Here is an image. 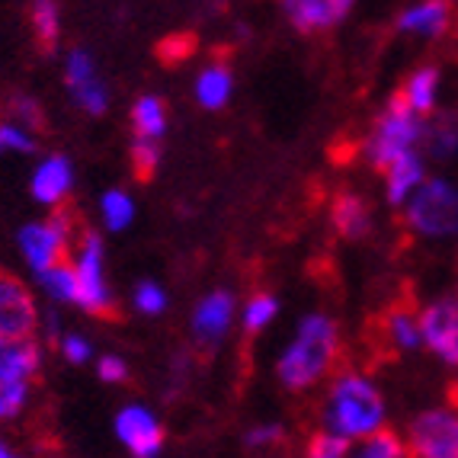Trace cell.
Masks as SVG:
<instances>
[{
	"instance_id": "obj_34",
	"label": "cell",
	"mask_w": 458,
	"mask_h": 458,
	"mask_svg": "<svg viewBox=\"0 0 458 458\" xmlns=\"http://www.w3.org/2000/svg\"><path fill=\"white\" fill-rule=\"evenodd\" d=\"M161 145L157 141H141V138H135L131 141V167H135L138 176H151L154 170L161 167Z\"/></svg>"
},
{
	"instance_id": "obj_38",
	"label": "cell",
	"mask_w": 458,
	"mask_h": 458,
	"mask_svg": "<svg viewBox=\"0 0 458 458\" xmlns=\"http://www.w3.org/2000/svg\"><path fill=\"white\" fill-rule=\"evenodd\" d=\"M0 458H23V455H20V449H16L10 439H4V436H0Z\"/></svg>"
},
{
	"instance_id": "obj_12",
	"label": "cell",
	"mask_w": 458,
	"mask_h": 458,
	"mask_svg": "<svg viewBox=\"0 0 458 458\" xmlns=\"http://www.w3.org/2000/svg\"><path fill=\"white\" fill-rule=\"evenodd\" d=\"M352 0H285L283 16L301 36H321L344 26L352 13Z\"/></svg>"
},
{
	"instance_id": "obj_20",
	"label": "cell",
	"mask_w": 458,
	"mask_h": 458,
	"mask_svg": "<svg viewBox=\"0 0 458 458\" xmlns=\"http://www.w3.org/2000/svg\"><path fill=\"white\" fill-rule=\"evenodd\" d=\"M42 369V344L36 336H20V340H0V382H26Z\"/></svg>"
},
{
	"instance_id": "obj_39",
	"label": "cell",
	"mask_w": 458,
	"mask_h": 458,
	"mask_svg": "<svg viewBox=\"0 0 458 458\" xmlns=\"http://www.w3.org/2000/svg\"><path fill=\"white\" fill-rule=\"evenodd\" d=\"M455 298H458V295H455Z\"/></svg>"
},
{
	"instance_id": "obj_24",
	"label": "cell",
	"mask_w": 458,
	"mask_h": 458,
	"mask_svg": "<svg viewBox=\"0 0 458 458\" xmlns=\"http://www.w3.org/2000/svg\"><path fill=\"white\" fill-rule=\"evenodd\" d=\"M135 199H131V192L119 190V186H113V190H106L103 196H99V222L106 225V231H125L131 222H135Z\"/></svg>"
},
{
	"instance_id": "obj_31",
	"label": "cell",
	"mask_w": 458,
	"mask_h": 458,
	"mask_svg": "<svg viewBox=\"0 0 458 458\" xmlns=\"http://www.w3.org/2000/svg\"><path fill=\"white\" fill-rule=\"evenodd\" d=\"M36 151V135L30 129H23L13 119L0 123V154H32Z\"/></svg>"
},
{
	"instance_id": "obj_32",
	"label": "cell",
	"mask_w": 458,
	"mask_h": 458,
	"mask_svg": "<svg viewBox=\"0 0 458 458\" xmlns=\"http://www.w3.org/2000/svg\"><path fill=\"white\" fill-rule=\"evenodd\" d=\"M346 449H350V443L336 439L327 429H318L305 443V455L301 458H346Z\"/></svg>"
},
{
	"instance_id": "obj_25",
	"label": "cell",
	"mask_w": 458,
	"mask_h": 458,
	"mask_svg": "<svg viewBox=\"0 0 458 458\" xmlns=\"http://www.w3.org/2000/svg\"><path fill=\"white\" fill-rule=\"evenodd\" d=\"M237 318L247 334H263L279 318V298L273 292H253L244 305L237 308Z\"/></svg>"
},
{
	"instance_id": "obj_6",
	"label": "cell",
	"mask_w": 458,
	"mask_h": 458,
	"mask_svg": "<svg viewBox=\"0 0 458 458\" xmlns=\"http://www.w3.org/2000/svg\"><path fill=\"white\" fill-rule=\"evenodd\" d=\"M16 244L23 253L26 267L38 276H46L58 263H64V253L74 244V218L68 212H52L42 222H30L20 228Z\"/></svg>"
},
{
	"instance_id": "obj_19",
	"label": "cell",
	"mask_w": 458,
	"mask_h": 458,
	"mask_svg": "<svg viewBox=\"0 0 458 458\" xmlns=\"http://www.w3.org/2000/svg\"><path fill=\"white\" fill-rule=\"evenodd\" d=\"M423 157L436 164L458 161V109H439L429 119H423Z\"/></svg>"
},
{
	"instance_id": "obj_33",
	"label": "cell",
	"mask_w": 458,
	"mask_h": 458,
	"mask_svg": "<svg viewBox=\"0 0 458 458\" xmlns=\"http://www.w3.org/2000/svg\"><path fill=\"white\" fill-rule=\"evenodd\" d=\"M58 352H62L64 362H71V366H84V362L93 360V344H90V336L71 330V334L58 336Z\"/></svg>"
},
{
	"instance_id": "obj_11",
	"label": "cell",
	"mask_w": 458,
	"mask_h": 458,
	"mask_svg": "<svg viewBox=\"0 0 458 458\" xmlns=\"http://www.w3.org/2000/svg\"><path fill=\"white\" fill-rule=\"evenodd\" d=\"M237 318V298L228 289H212L199 298L196 308H192L190 327H192V340L199 346H218L225 336L231 334Z\"/></svg>"
},
{
	"instance_id": "obj_36",
	"label": "cell",
	"mask_w": 458,
	"mask_h": 458,
	"mask_svg": "<svg viewBox=\"0 0 458 458\" xmlns=\"http://www.w3.org/2000/svg\"><path fill=\"white\" fill-rule=\"evenodd\" d=\"M97 375H99V382L123 385L125 378H129V362H125L123 356H115V352H103L97 360Z\"/></svg>"
},
{
	"instance_id": "obj_35",
	"label": "cell",
	"mask_w": 458,
	"mask_h": 458,
	"mask_svg": "<svg viewBox=\"0 0 458 458\" xmlns=\"http://www.w3.org/2000/svg\"><path fill=\"white\" fill-rule=\"evenodd\" d=\"M285 427L283 423H257L244 433V445L253 452H263V449H273V445L283 443Z\"/></svg>"
},
{
	"instance_id": "obj_2",
	"label": "cell",
	"mask_w": 458,
	"mask_h": 458,
	"mask_svg": "<svg viewBox=\"0 0 458 458\" xmlns=\"http://www.w3.org/2000/svg\"><path fill=\"white\" fill-rule=\"evenodd\" d=\"M340 360V327L330 314L311 311L298 321L292 340L276 360V378L285 391H308L321 385Z\"/></svg>"
},
{
	"instance_id": "obj_17",
	"label": "cell",
	"mask_w": 458,
	"mask_h": 458,
	"mask_svg": "<svg viewBox=\"0 0 458 458\" xmlns=\"http://www.w3.org/2000/svg\"><path fill=\"white\" fill-rule=\"evenodd\" d=\"M330 228L346 241H362L372 234L375 212L369 206V199L360 192H336L330 202Z\"/></svg>"
},
{
	"instance_id": "obj_37",
	"label": "cell",
	"mask_w": 458,
	"mask_h": 458,
	"mask_svg": "<svg viewBox=\"0 0 458 458\" xmlns=\"http://www.w3.org/2000/svg\"><path fill=\"white\" fill-rule=\"evenodd\" d=\"M13 123H20L23 129H38L42 125V109L32 97H16L13 99Z\"/></svg>"
},
{
	"instance_id": "obj_4",
	"label": "cell",
	"mask_w": 458,
	"mask_h": 458,
	"mask_svg": "<svg viewBox=\"0 0 458 458\" xmlns=\"http://www.w3.org/2000/svg\"><path fill=\"white\" fill-rule=\"evenodd\" d=\"M420 141H423V119L413 115L411 109L401 103V97L394 93L372 119V125H369L366 138H362V145H360V154L369 167L382 174L397 157H404V154H411V151H420Z\"/></svg>"
},
{
	"instance_id": "obj_8",
	"label": "cell",
	"mask_w": 458,
	"mask_h": 458,
	"mask_svg": "<svg viewBox=\"0 0 458 458\" xmlns=\"http://www.w3.org/2000/svg\"><path fill=\"white\" fill-rule=\"evenodd\" d=\"M420 321V346L443 362V366H458V298L443 295L433 298L429 305L417 311Z\"/></svg>"
},
{
	"instance_id": "obj_1",
	"label": "cell",
	"mask_w": 458,
	"mask_h": 458,
	"mask_svg": "<svg viewBox=\"0 0 458 458\" xmlns=\"http://www.w3.org/2000/svg\"><path fill=\"white\" fill-rule=\"evenodd\" d=\"M321 423V429L334 433L344 443H360V439L382 433L388 423V404H385L382 388L356 369L336 372L324 394Z\"/></svg>"
},
{
	"instance_id": "obj_9",
	"label": "cell",
	"mask_w": 458,
	"mask_h": 458,
	"mask_svg": "<svg viewBox=\"0 0 458 458\" xmlns=\"http://www.w3.org/2000/svg\"><path fill=\"white\" fill-rule=\"evenodd\" d=\"M113 433L131 458H157L164 452V423L148 404H125L115 413Z\"/></svg>"
},
{
	"instance_id": "obj_3",
	"label": "cell",
	"mask_w": 458,
	"mask_h": 458,
	"mask_svg": "<svg viewBox=\"0 0 458 458\" xmlns=\"http://www.w3.org/2000/svg\"><path fill=\"white\" fill-rule=\"evenodd\" d=\"M404 228L427 244L458 241V180L445 174H429L423 186L401 208Z\"/></svg>"
},
{
	"instance_id": "obj_22",
	"label": "cell",
	"mask_w": 458,
	"mask_h": 458,
	"mask_svg": "<svg viewBox=\"0 0 458 458\" xmlns=\"http://www.w3.org/2000/svg\"><path fill=\"white\" fill-rule=\"evenodd\" d=\"M167 103L161 97H154V93H145V97L135 99V106H131V129H135V138L141 141H157L161 145V138L167 135Z\"/></svg>"
},
{
	"instance_id": "obj_23",
	"label": "cell",
	"mask_w": 458,
	"mask_h": 458,
	"mask_svg": "<svg viewBox=\"0 0 458 458\" xmlns=\"http://www.w3.org/2000/svg\"><path fill=\"white\" fill-rule=\"evenodd\" d=\"M382 336H385V344L397 352L420 350V321H417V311L404 305L391 308L382 318Z\"/></svg>"
},
{
	"instance_id": "obj_18",
	"label": "cell",
	"mask_w": 458,
	"mask_h": 458,
	"mask_svg": "<svg viewBox=\"0 0 458 458\" xmlns=\"http://www.w3.org/2000/svg\"><path fill=\"white\" fill-rule=\"evenodd\" d=\"M397 97H401V103H404L413 115L429 119V115L436 113V106H439V97H443V71L436 68V64L413 68L411 74L404 77Z\"/></svg>"
},
{
	"instance_id": "obj_29",
	"label": "cell",
	"mask_w": 458,
	"mask_h": 458,
	"mask_svg": "<svg viewBox=\"0 0 458 458\" xmlns=\"http://www.w3.org/2000/svg\"><path fill=\"white\" fill-rule=\"evenodd\" d=\"M167 305H170L167 289L161 283H154V279H141L131 289V308L138 314H145V318H157V314L167 311Z\"/></svg>"
},
{
	"instance_id": "obj_16",
	"label": "cell",
	"mask_w": 458,
	"mask_h": 458,
	"mask_svg": "<svg viewBox=\"0 0 458 458\" xmlns=\"http://www.w3.org/2000/svg\"><path fill=\"white\" fill-rule=\"evenodd\" d=\"M427 176H429V167H427L423 151H411V154H404V157H397L394 164H388V167L382 170V192H385V199H388V206L404 208L407 199L420 190Z\"/></svg>"
},
{
	"instance_id": "obj_15",
	"label": "cell",
	"mask_w": 458,
	"mask_h": 458,
	"mask_svg": "<svg viewBox=\"0 0 458 458\" xmlns=\"http://www.w3.org/2000/svg\"><path fill=\"white\" fill-rule=\"evenodd\" d=\"M74 190V164L64 154H48L32 167L30 192L38 206L58 208Z\"/></svg>"
},
{
	"instance_id": "obj_27",
	"label": "cell",
	"mask_w": 458,
	"mask_h": 458,
	"mask_svg": "<svg viewBox=\"0 0 458 458\" xmlns=\"http://www.w3.org/2000/svg\"><path fill=\"white\" fill-rule=\"evenodd\" d=\"M38 289L48 301L55 305H77V283L71 263H58L55 269H48L46 276H38Z\"/></svg>"
},
{
	"instance_id": "obj_26",
	"label": "cell",
	"mask_w": 458,
	"mask_h": 458,
	"mask_svg": "<svg viewBox=\"0 0 458 458\" xmlns=\"http://www.w3.org/2000/svg\"><path fill=\"white\" fill-rule=\"evenodd\" d=\"M346 458H407L404 439L394 433V429H382V433L360 439V443H350Z\"/></svg>"
},
{
	"instance_id": "obj_30",
	"label": "cell",
	"mask_w": 458,
	"mask_h": 458,
	"mask_svg": "<svg viewBox=\"0 0 458 458\" xmlns=\"http://www.w3.org/2000/svg\"><path fill=\"white\" fill-rule=\"evenodd\" d=\"M32 388L26 382H0V423L16 420L30 404Z\"/></svg>"
},
{
	"instance_id": "obj_10",
	"label": "cell",
	"mask_w": 458,
	"mask_h": 458,
	"mask_svg": "<svg viewBox=\"0 0 458 458\" xmlns=\"http://www.w3.org/2000/svg\"><path fill=\"white\" fill-rule=\"evenodd\" d=\"M64 84L77 106L87 115H103L109 109V87L97 71V62L87 48H71L64 55Z\"/></svg>"
},
{
	"instance_id": "obj_7",
	"label": "cell",
	"mask_w": 458,
	"mask_h": 458,
	"mask_svg": "<svg viewBox=\"0 0 458 458\" xmlns=\"http://www.w3.org/2000/svg\"><path fill=\"white\" fill-rule=\"evenodd\" d=\"M401 439L407 458H458V407H427Z\"/></svg>"
},
{
	"instance_id": "obj_28",
	"label": "cell",
	"mask_w": 458,
	"mask_h": 458,
	"mask_svg": "<svg viewBox=\"0 0 458 458\" xmlns=\"http://www.w3.org/2000/svg\"><path fill=\"white\" fill-rule=\"evenodd\" d=\"M30 26L46 48L58 46V38H62V7L52 4V0H38V4H32Z\"/></svg>"
},
{
	"instance_id": "obj_21",
	"label": "cell",
	"mask_w": 458,
	"mask_h": 458,
	"mask_svg": "<svg viewBox=\"0 0 458 458\" xmlns=\"http://www.w3.org/2000/svg\"><path fill=\"white\" fill-rule=\"evenodd\" d=\"M192 97L202 109L218 113L231 103L234 97V74L225 62H208L199 68L196 81H192Z\"/></svg>"
},
{
	"instance_id": "obj_13",
	"label": "cell",
	"mask_w": 458,
	"mask_h": 458,
	"mask_svg": "<svg viewBox=\"0 0 458 458\" xmlns=\"http://www.w3.org/2000/svg\"><path fill=\"white\" fill-rule=\"evenodd\" d=\"M36 324L38 311L30 289L13 276H0V340L32 336Z\"/></svg>"
},
{
	"instance_id": "obj_5",
	"label": "cell",
	"mask_w": 458,
	"mask_h": 458,
	"mask_svg": "<svg viewBox=\"0 0 458 458\" xmlns=\"http://www.w3.org/2000/svg\"><path fill=\"white\" fill-rule=\"evenodd\" d=\"M74 283H77V308L87 314L113 311V289L106 279V250L97 231H84L74 244Z\"/></svg>"
},
{
	"instance_id": "obj_14",
	"label": "cell",
	"mask_w": 458,
	"mask_h": 458,
	"mask_svg": "<svg viewBox=\"0 0 458 458\" xmlns=\"http://www.w3.org/2000/svg\"><path fill=\"white\" fill-rule=\"evenodd\" d=\"M452 23H455V7L452 4H445V0H417V4H407L397 13L394 30L401 36L436 42V38H443L452 30Z\"/></svg>"
}]
</instances>
